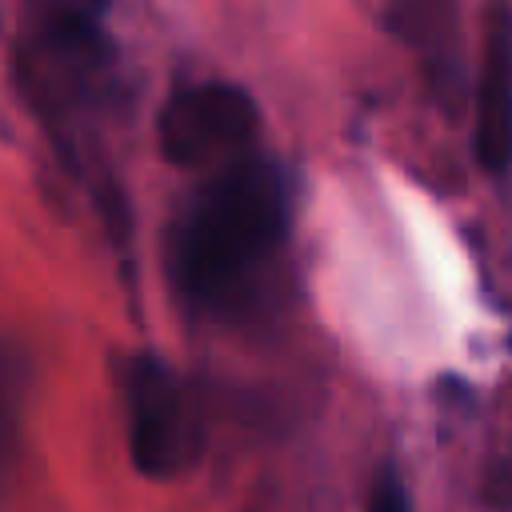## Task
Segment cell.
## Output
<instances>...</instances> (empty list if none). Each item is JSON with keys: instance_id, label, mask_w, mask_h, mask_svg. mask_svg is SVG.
<instances>
[{"instance_id": "obj_1", "label": "cell", "mask_w": 512, "mask_h": 512, "mask_svg": "<svg viewBox=\"0 0 512 512\" xmlns=\"http://www.w3.org/2000/svg\"><path fill=\"white\" fill-rule=\"evenodd\" d=\"M288 216L284 180L264 160L220 172L192 204L176 240V276L200 304L232 296L252 268L280 244Z\"/></svg>"}, {"instance_id": "obj_2", "label": "cell", "mask_w": 512, "mask_h": 512, "mask_svg": "<svg viewBox=\"0 0 512 512\" xmlns=\"http://www.w3.org/2000/svg\"><path fill=\"white\" fill-rule=\"evenodd\" d=\"M128 448L144 476H172L196 460V424L180 380L152 356L128 368Z\"/></svg>"}, {"instance_id": "obj_3", "label": "cell", "mask_w": 512, "mask_h": 512, "mask_svg": "<svg viewBox=\"0 0 512 512\" xmlns=\"http://www.w3.org/2000/svg\"><path fill=\"white\" fill-rule=\"evenodd\" d=\"M256 132V104L232 84H196L176 92L160 112V152L180 164H204L240 148Z\"/></svg>"}, {"instance_id": "obj_4", "label": "cell", "mask_w": 512, "mask_h": 512, "mask_svg": "<svg viewBox=\"0 0 512 512\" xmlns=\"http://www.w3.org/2000/svg\"><path fill=\"white\" fill-rule=\"evenodd\" d=\"M476 156L488 172L512 164V8L488 4L480 32V84H476Z\"/></svg>"}, {"instance_id": "obj_5", "label": "cell", "mask_w": 512, "mask_h": 512, "mask_svg": "<svg viewBox=\"0 0 512 512\" xmlns=\"http://www.w3.org/2000/svg\"><path fill=\"white\" fill-rule=\"evenodd\" d=\"M368 512H408L404 484L396 480V472H380V476H376V484H372V500H368Z\"/></svg>"}]
</instances>
